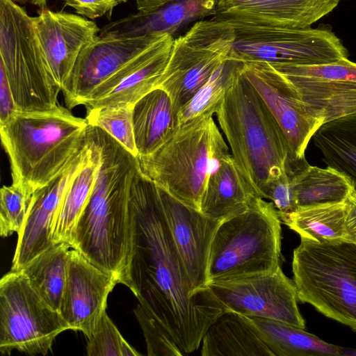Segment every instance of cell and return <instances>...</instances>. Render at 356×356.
<instances>
[{"label": "cell", "mask_w": 356, "mask_h": 356, "mask_svg": "<svg viewBox=\"0 0 356 356\" xmlns=\"http://www.w3.org/2000/svg\"><path fill=\"white\" fill-rule=\"evenodd\" d=\"M129 248L121 284L168 332L184 355L230 309L209 286L195 291L177 252L159 187L140 168L130 189Z\"/></svg>", "instance_id": "obj_1"}, {"label": "cell", "mask_w": 356, "mask_h": 356, "mask_svg": "<svg viewBox=\"0 0 356 356\" xmlns=\"http://www.w3.org/2000/svg\"><path fill=\"white\" fill-rule=\"evenodd\" d=\"M99 164L88 201L76 223L72 248L121 284L129 248L131 186L138 157L103 129L88 126Z\"/></svg>", "instance_id": "obj_2"}, {"label": "cell", "mask_w": 356, "mask_h": 356, "mask_svg": "<svg viewBox=\"0 0 356 356\" xmlns=\"http://www.w3.org/2000/svg\"><path fill=\"white\" fill-rule=\"evenodd\" d=\"M240 63L216 111L232 156L254 193L267 199L291 157L276 119L241 72Z\"/></svg>", "instance_id": "obj_3"}, {"label": "cell", "mask_w": 356, "mask_h": 356, "mask_svg": "<svg viewBox=\"0 0 356 356\" xmlns=\"http://www.w3.org/2000/svg\"><path fill=\"white\" fill-rule=\"evenodd\" d=\"M88 124L59 104L42 111H17L0 124L13 184L28 196L49 182L86 140Z\"/></svg>", "instance_id": "obj_4"}, {"label": "cell", "mask_w": 356, "mask_h": 356, "mask_svg": "<svg viewBox=\"0 0 356 356\" xmlns=\"http://www.w3.org/2000/svg\"><path fill=\"white\" fill-rule=\"evenodd\" d=\"M229 154V147L212 115H202L181 124L152 154L138 159L147 177L200 211L209 177Z\"/></svg>", "instance_id": "obj_5"}, {"label": "cell", "mask_w": 356, "mask_h": 356, "mask_svg": "<svg viewBox=\"0 0 356 356\" xmlns=\"http://www.w3.org/2000/svg\"><path fill=\"white\" fill-rule=\"evenodd\" d=\"M281 233L273 203L254 196L246 211L218 226L209 255V284L275 271L280 266Z\"/></svg>", "instance_id": "obj_6"}, {"label": "cell", "mask_w": 356, "mask_h": 356, "mask_svg": "<svg viewBox=\"0 0 356 356\" xmlns=\"http://www.w3.org/2000/svg\"><path fill=\"white\" fill-rule=\"evenodd\" d=\"M298 300L356 331V243L301 239L293 252Z\"/></svg>", "instance_id": "obj_7"}, {"label": "cell", "mask_w": 356, "mask_h": 356, "mask_svg": "<svg viewBox=\"0 0 356 356\" xmlns=\"http://www.w3.org/2000/svg\"><path fill=\"white\" fill-rule=\"evenodd\" d=\"M0 56L18 111L58 105L61 90L45 63L33 17L13 0H0Z\"/></svg>", "instance_id": "obj_8"}, {"label": "cell", "mask_w": 356, "mask_h": 356, "mask_svg": "<svg viewBox=\"0 0 356 356\" xmlns=\"http://www.w3.org/2000/svg\"><path fill=\"white\" fill-rule=\"evenodd\" d=\"M222 20L234 29L229 58L236 61L318 65L348 56L341 40L327 25L301 29Z\"/></svg>", "instance_id": "obj_9"}, {"label": "cell", "mask_w": 356, "mask_h": 356, "mask_svg": "<svg viewBox=\"0 0 356 356\" xmlns=\"http://www.w3.org/2000/svg\"><path fill=\"white\" fill-rule=\"evenodd\" d=\"M234 39L232 25L213 17L197 22L173 40L158 87L169 95L178 113L229 58Z\"/></svg>", "instance_id": "obj_10"}, {"label": "cell", "mask_w": 356, "mask_h": 356, "mask_svg": "<svg viewBox=\"0 0 356 356\" xmlns=\"http://www.w3.org/2000/svg\"><path fill=\"white\" fill-rule=\"evenodd\" d=\"M70 327L33 289L22 271L0 280V352L46 355L56 337Z\"/></svg>", "instance_id": "obj_11"}, {"label": "cell", "mask_w": 356, "mask_h": 356, "mask_svg": "<svg viewBox=\"0 0 356 356\" xmlns=\"http://www.w3.org/2000/svg\"><path fill=\"white\" fill-rule=\"evenodd\" d=\"M297 89L308 113L321 124L356 113V63H270Z\"/></svg>", "instance_id": "obj_12"}, {"label": "cell", "mask_w": 356, "mask_h": 356, "mask_svg": "<svg viewBox=\"0 0 356 356\" xmlns=\"http://www.w3.org/2000/svg\"><path fill=\"white\" fill-rule=\"evenodd\" d=\"M209 286L231 311L305 328L294 282L284 275L281 266L273 273L213 282Z\"/></svg>", "instance_id": "obj_13"}, {"label": "cell", "mask_w": 356, "mask_h": 356, "mask_svg": "<svg viewBox=\"0 0 356 356\" xmlns=\"http://www.w3.org/2000/svg\"><path fill=\"white\" fill-rule=\"evenodd\" d=\"M163 33L99 34L80 55L62 90L67 108L82 105L95 89L140 56Z\"/></svg>", "instance_id": "obj_14"}, {"label": "cell", "mask_w": 356, "mask_h": 356, "mask_svg": "<svg viewBox=\"0 0 356 356\" xmlns=\"http://www.w3.org/2000/svg\"><path fill=\"white\" fill-rule=\"evenodd\" d=\"M241 69L281 127L291 159H305L309 140L322 124L308 113L297 89L269 63L241 62Z\"/></svg>", "instance_id": "obj_15"}, {"label": "cell", "mask_w": 356, "mask_h": 356, "mask_svg": "<svg viewBox=\"0 0 356 356\" xmlns=\"http://www.w3.org/2000/svg\"><path fill=\"white\" fill-rule=\"evenodd\" d=\"M92 152V143L86 135L84 143L65 166L34 192L26 218L17 234L10 270H20L32 259L55 244L51 239V232L60 204L70 184Z\"/></svg>", "instance_id": "obj_16"}, {"label": "cell", "mask_w": 356, "mask_h": 356, "mask_svg": "<svg viewBox=\"0 0 356 356\" xmlns=\"http://www.w3.org/2000/svg\"><path fill=\"white\" fill-rule=\"evenodd\" d=\"M119 280L70 248L60 314L70 330L82 332L88 339L106 309L107 299Z\"/></svg>", "instance_id": "obj_17"}, {"label": "cell", "mask_w": 356, "mask_h": 356, "mask_svg": "<svg viewBox=\"0 0 356 356\" xmlns=\"http://www.w3.org/2000/svg\"><path fill=\"white\" fill-rule=\"evenodd\" d=\"M33 17L45 63L62 91L80 55L95 40L100 29L78 14L47 8Z\"/></svg>", "instance_id": "obj_18"}, {"label": "cell", "mask_w": 356, "mask_h": 356, "mask_svg": "<svg viewBox=\"0 0 356 356\" xmlns=\"http://www.w3.org/2000/svg\"><path fill=\"white\" fill-rule=\"evenodd\" d=\"M158 187L167 223L188 280L195 291L207 289L210 248L222 220L204 215Z\"/></svg>", "instance_id": "obj_19"}, {"label": "cell", "mask_w": 356, "mask_h": 356, "mask_svg": "<svg viewBox=\"0 0 356 356\" xmlns=\"http://www.w3.org/2000/svg\"><path fill=\"white\" fill-rule=\"evenodd\" d=\"M172 35L163 33L140 56L95 89L83 102L86 111L117 105H134L158 87L167 65Z\"/></svg>", "instance_id": "obj_20"}, {"label": "cell", "mask_w": 356, "mask_h": 356, "mask_svg": "<svg viewBox=\"0 0 356 356\" xmlns=\"http://www.w3.org/2000/svg\"><path fill=\"white\" fill-rule=\"evenodd\" d=\"M340 0H216L215 17L292 28H309Z\"/></svg>", "instance_id": "obj_21"}, {"label": "cell", "mask_w": 356, "mask_h": 356, "mask_svg": "<svg viewBox=\"0 0 356 356\" xmlns=\"http://www.w3.org/2000/svg\"><path fill=\"white\" fill-rule=\"evenodd\" d=\"M179 113L169 95L157 87L133 107V127L138 158L152 154L180 127Z\"/></svg>", "instance_id": "obj_22"}, {"label": "cell", "mask_w": 356, "mask_h": 356, "mask_svg": "<svg viewBox=\"0 0 356 356\" xmlns=\"http://www.w3.org/2000/svg\"><path fill=\"white\" fill-rule=\"evenodd\" d=\"M216 0H177L157 11L140 13L109 23L99 34L138 35L149 33H165L171 35L182 25L196 18L216 14Z\"/></svg>", "instance_id": "obj_23"}, {"label": "cell", "mask_w": 356, "mask_h": 356, "mask_svg": "<svg viewBox=\"0 0 356 356\" xmlns=\"http://www.w3.org/2000/svg\"><path fill=\"white\" fill-rule=\"evenodd\" d=\"M255 195L229 154L210 176L200 211L211 218L224 220L246 211Z\"/></svg>", "instance_id": "obj_24"}, {"label": "cell", "mask_w": 356, "mask_h": 356, "mask_svg": "<svg viewBox=\"0 0 356 356\" xmlns=\"http://www.w3.org/2000/svg\"><path fill=\"white\" fill-rule=\"evenodd\" d=\"M202 356H274L248 316L233 311L220 315L202 339Z\"/></svg>", "instance_id": "obj_25"}, {"label": "cell", "mask_w": 356, "mask_h": 356, "mask_svg": "<svg viewBox=\"0 0 356 356\" xmlns=\"http://www.w3.org/2000/svg\"><path fill=\"white\" fill-rule=\"evenodd\" d=\"M274 356H352L356 350L324 341L305 329L266 318L248 316Z\"/></svg>", "instance_id": "obj_26"}, {"label": "cell", "mask_w": 356, "mask_h": 356, "mask_svg": "<svg viewBox=\"0 0 356 356\" xmlns=\"http://www.w3.org/2000/svg\"><path fill=\"white\" fill-rule=\"evenodd\" d=\"M298 209L345 202L354 189L337 170L308 164L305 158L289 160Z\"/></svg>", "instance_id": "obj_27"}, {"label": "cell", "mask_w": 356, "mask_h": 356, "mask_svg": "<svg viewBox=\"0 0 356 356\" xmlns=\"http://www.w3.org/2000/svg\"><path fill=\"white\" fill-rule=\"evenodd\" d=\"M87 136L92 143V154L67 188L51 232L54 243H66L71 248L76 223L92 193L99 164L97 146L88 131Z\"/></svg>", "instance_id": "obj_28"}, {"label": "cell", "mask_w": 356, "mask_h": 356, "mask_svg": "<svg viewBox=\"0 0 356 356\" xmlns=\"http://www.w3.org/2000/svg\"><path fill=\"white\" fill-rule=\"evenodd\" d=\"M312 138L327 166L345 175L356 190V113L324 123Z\"/></svg>", "instance_id": "obj_29"}, {"label": "cell", "mask_w": 356, "mask_h": 356, "mask_svg": "<svg viewBox=\"0 0 356 356\" xmlns=\"http://www.w3.org/2000/svg\"><path fill=\"white\" fill-rule=\"evenodd\" d=\"M347 202L298 208L279 214L280 220L301 239L316 242L348 239L346 228Z\"/></svg>", "instance_id": "obj_30"}, {"label": "cell", "mask_w": 356, "mask_h": 356, "mask_svg": "<svg viewBox=\"0 0 356 356\" xmlns=\"http://www.w3.org/2000/svg\"><path fill=\"white\" fill-rule=\"evenodd\" d=\"M70 248L66 243H55L20 270L38 294L58 312L66 283Z\"/></svg>", "instance_id": "obj_31"}, {"label": "cell", "mask_w": 356, "mask_h": 356, "mask_svg": "<svg viewBox=\"0 0 356 356\" xmlns=\"http://www.w3.org/2000/svg\"><path fill=\"white\" fill-rule=\"evenodd\" d=\"M241 62L225 60L179 113L180 125L202 115H213Z\"/></svg>", "instance_id": "obj_32"}, {"label": "cell", "mask_w": 356, "mask_h": 356, "mask_svg": "<svg viewBox=\"0 0 356 356\" xmlns=\"http://www.w3.org/2000/svg\"><path fill=\"white\" fill-rule=\"evenodd\" d=\"M134 105H117L86 111L89 125L97 127L138 157L133 127Z\"/></svg>", "instance_id": "obj_33"}, {"label": "cell", "mask_w": 356, "mask_h": 356, "mask_svg": "<svg viewBox=\"0 0 356 356\" xmlns=\"http://www.w3.org/2000/svg\"><path fill=\"white\" fill-rule=\"evenodd\" d=\"M86 352L89 356L140 355L123 338L106 311L102 314L92 336L88 339Z\"/></svg>", "instance_id": "obj_34"}, {"label": "cell", "mask_w": 356, "mask_h": 356, "mask_svg": "<svg viewBox=\"0 0 356 356\" xmlns=\"http://www.w3.org/2000/svg\"><path fill=\"white\" fill-rule=\"evenodd\" d=\"M31 197L20 188L11 184L3 186L0 192V234L8 237L18 234L24 223L30 207Z\"/></svg>", "instance_id": "obj_35"}, {"label": "cell", "mask_w": 356, "mask_h": 356, "mask_svg": "<svg viewBox=\"0 0 356 356\" xmlns=\"http://www.w3.org/2000/svg\"><path fill=\"white\" fill-rule=\"evenodd\" d=\"M134 312L143 332L149 356L184 355L165 328L139 303Z\"/></svg>", "instance_id": "obj_36"}, {"label": "cell", "mask_w": 356, "mask_h": 356, "mask_svg": "<svg viewBox=\"0 0 356 356\" xmlns=\"http://www.w3.org/2000/svg\"><path fill=\"white\" fill-rule=\"evenodd\" d=\"M278 214H286L298 209L292 172L288 163L286 172L272 185L268 198Z\"/></svg>", "instance_id": "obj_37"}, {"label": "cell", "mask_w": 356, "mask_h": 356, "mask_svg": "<svg viewBox=\"0 0 356 356\" xmlns=\"http://www.w3.org/2000/svg\"><path fill=\"white\" fill-rule=\"evenodd\" d=\"M72 8L76 14L95 19L111 14L118 5L128 0H59Z\"/></svg>", "instance_id": "obj_38"}, {"label": "cell", "mask_w": 356, "mask_h": 356, "mask_svg": "<svg viewBox=\"0 0 356 356\" xmlns=\"http://www.w3.org/2000/svg\"><path fill=\"white\" fill-rule=\"evenodd\" d=\"M0 124H4L18 111L6 75L0 68Z\"/></svg>", "instance_id": "obj_39"}, {"label": "cell", "mask_w": 356, "mask_h": 356, "mask_svg": "<svg viewBox=\"0 0 356 356\" xmlns=\"http://www.w3.org/2000/svg\"><path fill=\"white\" fill-rule=\"evenodd\" d=\"M346 202V228L347 238L356 243V190H353Z\"/></svg>", "instance_id": "obj_40"}, {"label": "cell", "mask_w": 356, "mask_h": 356, "mask_svg": "<svg viewBox=\"0 0 356 356\" xmlns=\"http://www.w3.org/2000/svg\"><path fill=\"white\" fill-rule=\"evenodd\" d=\"M177 0H135L138 13L152 14L165 6Z\"/></svg>", "instance_id": "obj_41"}, {"label": "cell", "mask_w": 356, "mask_h": 356, "mask_svg": "<svg viewBox=\"0 0 356 356\" xmlns=\"http://www.w3.org/2000/svg\"><path fill=\"white\" fill-rule=\"evenodd\" d=\"M19 3H30L35 6L39 7L41 10L46 8L47 0H13Z\"/></svg>", "instance_id": "obj_42"}]
</instances>
